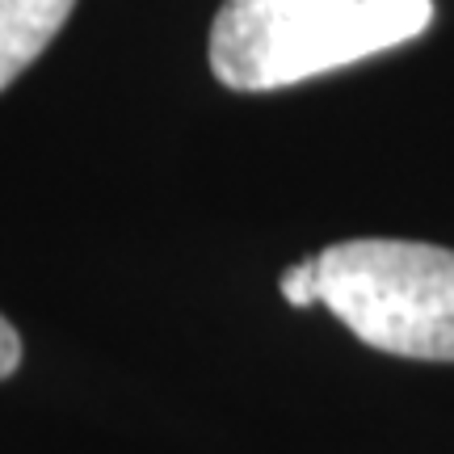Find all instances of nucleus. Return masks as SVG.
I'll list each match as a JSON object with an SVG mask.
<instances>
[{
  "instance_id": "obj_1",
  "label": "nucleus",
  "mask_w": 454,
  "mask_h": 454,
  "mask_svg": "<svg viewBox=\"0 0 454 454\" xmlns=\"http://www.w3.org/2000/svg\"><path fill=\"white\" fill-rule=\"evenodd\" d=\"M434 0H223L211 72L236 93L291 89L429 30Z\"/></svg>"
},
{
  "instance_id": "obj_2",
  "label": "nucleus",
  "mask_w": 454,
  "mask_h": 454,
  "mask_svg": "<svg viewBox=\"0 0 454 454\" xmlns=\"http://www.w3.org/2000/svg\"><path fill=\"white\" fill-rule=\"evenodd\" d=\"M320 303L371 349L454 362V248L345 240L316 253Z\"/></svg>"
},
{
  "instance_id": "obj_3",
  "label": "nucleus",
  "mask_w": 454,
  "mask_h": 454,
  "mask_svg": "<svg viewBox=\"0 0 454 454\" xmlns=\"http://www.w3.org/2000/svg\"><path fill=\"white\" fill-rule=\"evenodd\" d=\"M76 0H0V89L26 72L64 30Z\"/></svg>"
},
{
  "instance_id": "obj_4",
  "label": "nucleus",
  "mask_w": 454,
  "mask_h": 454,
  "mask_svg": "<svg viewBox=\"0 0 454 454\" xmlns=\"http://www.w3.org/2000/svg\"><path fill=\"white\" fill-rule=\"evenodd\" d=\"M278 286H282V299H286L291 308H311V303H320V274H316V257L291 265V270L282 274Z\"/></svg>"
},
{
  "instance_id": "obj_5",
  "label": "nucleus",
  "mask_w": 454,
  "mask_h": 454,
  "mask_svg": "<svg viewBox=\"0 0 454 454\" xmlns=\"http://www.w3.org/2000/svg\"><path fill=\"white\" fill-rule=\"evenodd\" d=\"M17 366H21V337H17V328L0 316V379H9Z\"/></svg>"
}]
</instances>
